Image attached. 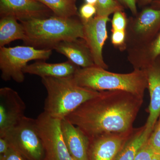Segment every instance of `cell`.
<instances>
[{"label":"cell","mask_w":160,"mask_h":160,"mask_svg":"<svg viewBox=\"0 0 160 160\" xmlns=\"http://www.w3.org/2000/svg\"><path fill=\"white\" fill-rule=\"evenodd\" d=\"M97 9L95 6L85 3L81 6L79 11V15L82 22H87L96 15Z\"/></svg>","instance_id":"cell-25"},{"label":"cell","mask_w":160,"mask_h":160,"mask_svg":"<svg viewBox=\"0 0 160 160\" xmlns=\"http://www.w3.org/2000/svg\"><path fill=\"white\" fill-rule=\"evenodd\" d=\"M128 61L134 69H144L160 56V31L144 45L127 50Z\"/></svg>","instance_id":"cell-16"},{"label":"cell","mask_w":160,"mask_h":160,"mask_svg":"<svg viewBox=\"0 0 160 160\" xmlns=\"http://www.w3.org/2000/svg\"><path fill=\"white\" fill-rule=\"evenodd\" d=\"M145 126L136 129L134 134L120 152L116 160H134L138 152L150 136Z\"/></svg>","instance_id":"cell-19"},{"label":"cell","mask_w":160,"mask_h":160,"mask_svg":"<svg viewBox=\"0 0 160 160\" xmlns=\"http://www.w3.org/2000/svg\"><path fill=\"white\" fill-rule=\"evenodd\" d=\"M86 3L95 6L97 3L98 0H85Z\"/></svg>","instance_id":"cell-32"},{"label":"cell","mask_w":160,"mask_h":160,"mask_svg":"<svg viewBox=\"0 0 160 160\" xmlns=\"http://www.w3.org/2000/svg\"><path fill=\"white\" fill-rule=\"evenodd\" d=\"M52 11L54 15L69 18L78 15L76 0H36Z\"/></svg>","instance_id":"cell-20"},{"label":"cell","mask_w":160,"mask_h":160,"mask_svg":"<svg viewBox=\"0 0 160 160\" xmlns=\"http://www.w3.org/2000/svg\"><path fill=\"white\" fill-rule=\"evenodd\" d=\"M143 98L125 91L100 92L71 112L66 119L88 138L132 130Z\"/></svg>","instance_id":"cell-1"},{"label":"cell","mask_w":160,"mask_h":160,"mask_svg":"<svg viewBox=\"0 0 160 160\" xmlns=\"http://www.w3.org/2000/svg\"><path fill=\"white\" fill-rule=\"evenodd\" d=\"M128 18L126 30V50L146 44L160 31V10L146 7Z\"/></svg>","instance_id":"cell-8"},{"label":"cell","mask_w":160,"mask_h":160,"mask_svg":"<svg viewBox=\"0 0 160 160\" xmlns=\"http://www.w3.org/2000/svg\"><path fill=\"white\" fill-rule=\"evenodd\" d=\"M147 142L155 153L160 154V117Z\"/></svg>","instance_id":"cell-23"},{"label":"cell","mask_w":160,"mask_h":160,"mask_svg":"<svg viewBox=\"0 0 160 160\" xmlns=\"http://www.w3.org/2000/svg\"></svg>","instance_id":"cell-34"},{"label":"cell","mask_w":160,"mask_h":160,"mask_svg":"<svg viewBox=\"0 0 160 160\" xmlns=\"http://www.w3.org/2000/svg\"><path fill=\"white\" fill-rule=\"evenodd\" d=\"M53 49L65 55L69 61L78 67L84 68L95 66L91 51L83 39L62 41Z\"/></svg>","instance_id":"cell-14"},{"label":"cell","mask_w":160,"mask_h":160,"mask_svg":"<svg viewBox=\"0 0 160 160\" xmlns=\"http://www.w3.org/2000/svg\"><path fill=\"white\" fill-rule=\"evenodd\" d=\"M0 160H26L19 152L10 148L5 154L0 155Z\"/></svg>","instance_id":"cell-27"},{"label":"cell","mask_w":160,"mask_h":160,"mask_svg":"<svg viewBox=\"0 0 160 160\" xmlns=\"http://www.w3.org/2000/svg\"><path fill=\"white\" fill-rule=\"evenodd\" d=\"M155 154L147 141L138 152L134 160H152Z\"/></svg>","instance_id":"cell-26"},{"label":"cell","mask_w":160,"mask_h":160,"mask_svg":"<svg viewBox=\"0 0 160 160\" xmlns=\"http://www.w3.org/2000/svg\"><path fill=\"white\" fill-rule=\"evenodd\" d=\"M136 129L122 133H108L89 138L87 160H116Z\"/></svg>","instance_id":"cell-9"},{"label":"cell","mask_w":160,"mask_h":160,"mask_svg":"<svg viewBox=\"0 0 160 160\" xmlns=\"http://www.w3.org/2000/svg\"><path fill=\"white\" fill-rule=\"evenodd\" d=\"M52 53V49H39L29 46L0 48L1 78L5 81L11 79L18 83L25 80L24 68L32 60H46Z\"/></svg>","instance_id":"cell-5"},{"label":"cell","mask_w":160,"mask_h":160,"mask_svg":"<svg viewBox=\"0 0 160 160\" xmlns=\"http://www.w3.org/2000/svg\"><path fill=\"white\" fill-rule=\"evenodd\" d=\"M96 16L102 17H109L116 12L123 11L124 6L115 0H98L96 5Z\"/></svg>","instance_id":"cell-21"},{"label":"cell","mask_w":160,"mask_h":160,"mask_svg":"<svg viewBox=\"0 0 160 160\" xmlns=\"http://www.w3.org/2000/svg\"><path fill=\"white\" fill-rule=\"evenodd\" d=\"M109 17L96 16L87 22H82L85 42L89 47L95 66L107 69L108 66L103 59V46L108 38L107 23Z\"/></svg>","instance_id":"cell-11"},{"label":"cell","mask_w":160,"mask_h":160,"mask_svg":"<svg viewBox=\"0 0 160 160\" xmlns=\"http://www.w3.org/2000/svg\"><path fill=\"white\" fill-rule=\"evenodd\" d=\"M78 67L69 61L59 63L39 61L27 65L23 71L24 73L35 75L41 78L67 77L73 76Z\"/></svg>","instance_id":"cell-17"},{"label":"cell","mask_w":160,"mask_h":160,"mask_svg":"<svg viewBox=\"0 0 160 160\" xmlns=\"http://www.w3.org/2000/svg\"><path fill=\"white\" fill-rule=\"evenodd\" d=\"M117 1L124 7L128 8L131 11L132 14L134 16L138 14L137 4H138L139 0H115Z\"/></svg>","instance_id":"cell-28"},{"label":"cell","mask_w":160,"mask_h":160,"mask_svg":"<svg viewBox=\"0 0 160 160\" xmlns=\"http://www.w3.org/2000/svg\"><path fill=\"white\" fill-rule=\"evenodd\" d=\"M149 7L153 9H160V0H154L150 4Z\"/></svg>","instance_id":"cell-30"},{"label":"cell","mask_w":160,"mask_h":160,"mask_svg":"<svg viewBox=\"0 0 160 160\" xmlns=\"http://www.w3.org/2000/svg\"><path fill=\"white\" fill-rule=\"evenodd\" d=\"M21 23L26 32L24 44L37 49L52 50L62 41L84 38L82 22L80 18L75 17L64 18L54 15L44 18L30 19Z\"/></svg>","instance_id":"cell-2"},{"label":"cell","mask_w":160,"mask_h":160,"mask_svg":"<svg viewBox=\"0 0 160 160\" xmlns=\"http://www.w3.org/2000/svg\"><path fill=\"white\" fill-rule=\"evenodd\" d=\"M35 119L45 151L44 160H74L63 139L62 120L52 117L44 111Z\"/></svg>","instance_id":"cell-7"},{"label":"cell","mask_w":160,"mask_h":160,"mask_svg":"<svg viewBox=\"0 0 160 160\" xmlns=\"http://www.w3.org/2000/svg\"><path fill=\"white\" fill-rule=\"evenodd\" d=\"M143 70L147 76L150 99L149 116L145 126L151 135L160 115V56Z\"/></svg>","instance_id":"cell-13"},{"label":"cell","mask_w":160,"mask_h":160,"mask_svg":"<svg viewBox=\"0 0 160 160\" xmlns=\"http://www.w3.org/2000/svg\"><path fill=\"white\" fill-rule=\"evenodd\" d=\"M128 19L123 11L116 12L111 21L112 31L126 30Z\"/></svg>","instance_id":"cell-22"},{"label":"cell","mask_w":160,"mask_h":160,"mask_svg":"<svg viewBox=\"0 0 160 160\" xmlns=\"http://www.w3.org/2000/svg\"><path fill=\"white\" fill-rule=\"evenodd\" d=\"M10 148L9 143L6 138H0V155L6 153Z\"/></svg>","instance_id":"cell-29"},{"label":"cell","mask_w":160,"mask_h":160,"mask_svg":"<svg viewBox=\"0 0 160 160\" xmlns=\"http://www.w3.org/2000/svg\"><path fill=\"white\" fill-rule=\"evenodd\" d=\"M126 30L112 31L111 41L112 44L120 50L126 49Z\"/></svg>","instance_id":"cell-24"},{"label":"cell","mask_w":160,"mask_h":160,"mask_svg":"<svg viewBox=\"0 0 160 160\" xmlns=\"http://www.w3.org/2000/svg\"><path fill=\"white\" fill-rule=\"evenodd\" d=\"M51 14H54L48 7L36 0H0L1 17L12 16L21 22L30 19L50 17L52 16Z\"/></svg>","instance_id":"cell-12"},{"label":"cell","mask_w":160,"mask_h":160,"mask_svg":"<svg viewBox=\"0 0 160 160\" xmlns=\"http://www.w3.org/2000/svg\"><path fill=\"white\" fill-rule=\"evenodd\" d=\"M26 160H44L45 151L35 119L25 116L2 137Z\"/></svg>","instance_id":"cell-6"},{"label":"cell","mask_w":160,"mask_h":160,"mask_svg":"<svg viewBox=\"0 0 160 160\" xmlns=\"http://www.w3.org/2000/svg\"><path fill=\"white\" fill-rule=\"evenodd\" d=\"M73 78L79 86L98 92L122 90L144 98L148 89L147 76L142 69L128 73L110 72L96 66L78 68Z\"/></svg>","instance_id":"cell-3"},{"label":"cell","mask_w":160,"mask_h":160,"mask_svg":"<svg viewBox=\"0 0 160 160\" xmlns=\"http://www.w3.org/2000/svg\"><path fill=\"white\" fill-rule=\"evenodd\" d=\"M154 0H139L138 4L140 6H145L150 5V3Z\"/></svg>","instance_id":"cell-31"},{"label":"cell","mask_w":160,"mask_h":160,"mask_svg":"<svg viewBox=\"0 0 160 160\" xmlns=\"http://www.w3.org/2000/svg\"><path fill=\"white\" fill-rule=\"evenodd\" d=\"M14 17L6 16L0 20V48L15 40L26 38V32L22 23L18 22Z\"/></svg>","instance_id":"cell-18"},{"label":"cell","mask_w":160,"mask_h":160,"mask_svg":"<svg viewBox=\"0 0 160 160\" xmlns=\"http://www.w3.org/2000/svg\"><path fill=\"white\" fill-rule=\"evenodd\" d=\"M152 160H160V154L156 153Z\"/></svg>","instance_id":"cell-33"},{"label":"cell","mask_w":160,"mask_h":160,"mask_svg":"<svg viewBox=\"0 0 160 160\" xmlns=\"http://www.w3.org/2000/svg\"><path fill=\"white\" fill-rule=\"evenodd\" d=\"M61 126L64 142L72 158L75 160H88V138L66 118L62 120Z\"/></svg>","instance_id":"cell-15"},{"label":"cell","mask_w":160,"mask_h":160,"mask_svg":"<svg viewBox=\"0 0 160 160\" xmlns=\"http://www.w3.org/2000/svg\"><path fill=\"white\" fill-rule=\"evenodd\" d=\"M42 82L47 94L44 102V112L61 120L100 92L79 86L73 76L42 78Z\"/></svg>","instance_id":"cell-4"},{"label":"cell","mask_w":160,"mask_h":160,"mask_svg":"<svg viewBox=\"0 0 160 160\" xmlns=\"http://www.w3.org/2000/svg\"><path fill=\"white\" fill-rule=\"evenodd\" d=\"M26 107L17 92L9 87L0 89V137L25 116Z\"/></svg>","instance_id":"cell-10"}]
</instances>
